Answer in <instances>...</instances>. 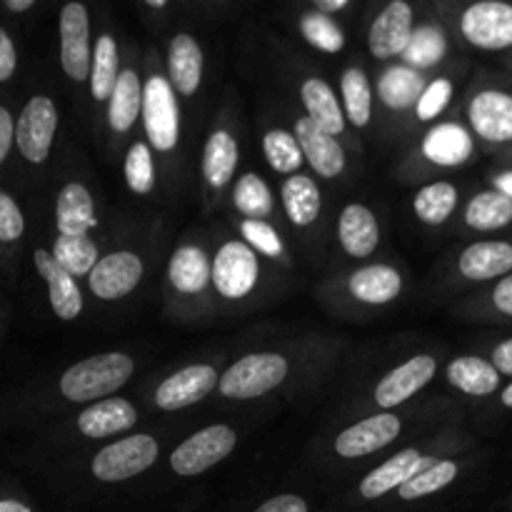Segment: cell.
Instances as JSON below:
<instances>
[{
  "label": "cell",
  "mask_w": 512,
  "mask_h": 512,
  "mask_svg": "<svg viewBox=\"0 0 512 512\" xmlns=\"http://www.w3.org/2000/svg\"><path fill=\"white\" fill-rule=\"evenodd\" d=\"M512 270V245L500 243H475L460 255V273L468 280H490Z\"/></svg>",
  "instance_id": "obj_23"
},
{
  "label": "cell",
  "mask_w": 512,
  "mask_h": 512,
  "mask_svg": "<svg viewBox=\"0 0 512 512\" xmlns=\"http://www.w3.org/2000/svg\"><path fill=\"white\" fill-rule=\"evenodd\" d=\"M438 363L430 355H418V358H410L408 363H403L400 368L390 370L383 380L375 388V403L380 408H395V405H403L405 400L413 398L418 390H423L425 385L433 380Z\"/></svg>",
  "instance_id": "obj_11"
},
{
  "label": "cell",
  "mask_w": 512,
  "mask_h": 512,
  "mask_svg": "<svg viewBox=\"0 0 512 512\" xmlns=\"http://www.w3.org/2000/svg\"><path fill=\"white\" fill-rule=\"evenodd\" d=\"M15 140V125H13V115L8 113L5 108H0V163L8 158V150Z\"/></svg>",
  "instance_id": "obj_49"
},
{
  "label": "cell",
  "mask_w": 512,
  "mask_h": 512,
  "mask_svg": "<svg viewBox=\"0 0 512 512\" xmlns=\"http://www.w3.org/2000/svg\"><path fill=\"white\" fill-rule=\"evenodd\" d=\"M15 63H18V58H15L13 40H10V35L0 28V83L15 73Z\"/></svg>",
  "instance_id": "obj_48"
},
{
  "label": "cell",
  "mask_w": 512,
  "mask_h": 512,
  "mask_svg": "<svg viewBox=\"0 0 512 512\" xmlns=\"http://www.w3.org/2000/svg\"><path fill=\"white\" fill-rule=\"evenodd\" d=\"M410 38H413V10L403 0H395L375 18L370 28V53L380 60L393 58V55L405 53Z\"/></svg>",
  "instance_id": "obj_14"
},
{
  "label": "cell",
  "mask_w": 512,
  "mask_h": 512,
  "mask_svg": "<svg viewBox=\"0 0 512 512\" xmlns=\"http://www.w3.org/2000/svg\"><path fill=\"white\" fill-rule=\"evenodd\" d=\"M283 205L288 210L290 223L310 225L320 213V190L308 175H293L283 185Z\"/></svg>",
  "instance_id": "obj_32"
},
{
  "label": "cell",
  "mask_w": 512,
  "mask_h": 512,
  "mask_svg": "<svg viewBox=\"0 0 512 512\" xmlns=\"http://www.w3.org/2000/svg\"><path fill=\"white\" fill-rule=\"evenodd\" d=\"M465 220L475 230H498L512 220V200L503 193H480L470 200Z\"/></svg>",
  "instance_id": "obj_34"
},
{
  "label": "cell",
  "mask_w": 512,
  "mask_h": 512,
  "mask_svg": "<svg viewBox=\"0 0 512 512\" xmlns=\"http://www.w3.org/2000/svg\"><path fill=\"white\" fill-rule=\"evenodd\" d=\"M423 153L435 165H460L473 153V140H470L468 130L460 125L443 123L425 135Z\"/></svg>",
  "instance_id": "obj_27"
},
{
  "label": "cell",
  "mask_w": 512,
  "mask_h": 512,
  "mask_svg": "<svg viewBox=\"0 0 512 512\" xmlns=\"http://www.w3.org/2000/svg\"><path fill=\"white\" fill-rule=\"evenodd\" d=\"M55 218H58L60 235H65V238L88 235V230L98 225L88 188L80 183L65 185L58 195V203H55Z\"/></svg>",
  "instance_id": "obj_20"
},
{
  "label": "cell",
  "mask_w": 512,
  "mask_h": 512,
  "mask_svg": "<svg viewBox=\"0 0 512 512\" xmlns=\"http://www.w3.org/2000/svg\"><path fill=\"white\" fill-rule=\"evenodd\" d=\"M463 33L473 45L485 50H503L512 45V5L485 0L463 15Z\"/></svg>",
  "instance_id": "obj_9"
},
{
  "label": "cell",
  "mask_w": 512,
  "mask_h": 512,
  "mask_svg": "<svg viewBox=\"0 0 512 512\" xmlns=\"http://www.w3.org/2000/svg\"><path fill=\"white\" fill-rule=\"evenodd\" d=\"M53 258L73 278H80V275L93 273V268L98 265V248H95V243L88 235H80V238H65V235H60L55 240Z\"/></svg>",
  "instance_id": "obj_36"
},
{
  "label": "cell",
  "mask_w": 512,
  "mask_h": 512,
  "mask_svg": "<svg viewBox=\"0 0 512 512\" xmlns=\"http://www.w3.org/2000/svg\"><path fill=\"white\" fill-rule=\"evenodd\" d=\"M158 460V440L150 435H130V438L110 443L93 458V475L103 483H123L145 473Z\"/></svg>",
  "instance_id": "obj_3"
},
{
  "label": "cell",
  "mask_w": 512,
  "mask_h": 512,
  "mask_svg": "<svg viewBox=\"0 0 512 512\" xmlns=\"http://www.w3.org/2000/svg\"><path fill=\"white\" fill-rule=\"evenodd\" d=\"M425 93V83L420 73H415L408 65H395L388 68L380 78V98L388 108L405 110L413 103H418Z\"/></svg>",
  "instance_id": "obj_30"
},
{
  "label": "cell",
  "mask_w": 512,
  "mask_h": 512,
  "mask_svg": "<svg viewBox=\"0 0 512 512\" xmlns=\"http://www.w3.org/2000/svg\"><path fill=\"white\" fill-rule=\"evenodd\" d=\"M258 258L245 243H225L213 260V285L223 298H245L258 283Z\"/></svg>",
  "instance_id": "obj_8"
},
{
  "label": "cell",
  "mask_w": 512,
  "mask_h": 512,
  "mask_svg": "<svg viewBox=\"0 0 512 512\" xmlns=\"http://www.w3.org/2000/svg\"><path fill=\"white\" fill-rule=\"evenodd\" d=\"M445 50H448V40H445L443 30L435 25H420L418 30H413V38H410L403 58L408 68H430L443 60Z\"/></svg>",
  "instance_id": "obj_37"
},
{
  "label": "cell",
  "mask_w": 512,
  "mask_h": 512,
  "mask_svg": "<svg viewBox=\"0 0 512 512\" xmlns=\"http://www.w3.org/2000/svg\"><path fill=\"white\" fill-rule=\"evenodd\" d=\"M400 290H403V280H400L398 270L388 268V265H368L350 275V293L363 303H390L393 298H398Z\"/></svg>",
  "instance_id": "obj_26"
},
{
  "label": "cell",
  "mask_w": 512,
  "mask_h": 512,
  "mask_svg": "<svg viewBox=\"0 0 512 512\" xmlns=\"http://www.w3.org/2000/svg\"><path fill=\"white\" fill-rule=\"evenodd\" d=\"M243 238L248 240L253 248H258L260 253L268 255V258H278L283 253V243H280V235L270 228L263 220H245L243 223Z\"/></svg>",
  "instance_id": "obj_45"
},
{
  "label": "cell",
  "mask_w": 512,
  "mask_h": 512,
  "mask_svg": "<svg viewBox=\"0 0 512 512\" xmlns=\"http://www.w3.org/2000/svg\"><path fill=\"white\" fill-rule=\"evenodd\" d=\"M168 278L170 285L180 293H203L208 283H213V268H210L208 255L193 245L178 248L170 258Z\"/></svg>",
  "instance_id": "obj_24"
},
{
  "label": "cell",
  "mask_w": 512,
  "mask_h": 512,
  "mask_svg": "<svg viewBox=\"0 0 512 512\" xmlns=\"http://www.w3.org/2000/svg\"><path fill=\"white\" fill-rule=\"evenodd\" d=\"M455 478H458V465L450 463V460H433L428 468H423L413 480H408L398 493L403 500H418L448 488Z\"/></svg>",
  "instance_id": "obj_39"
},
{
  "label": "cell",
  "mask_w": 512,
  "mask_h": 512,
  "mask_svg": "<svg viewBox=\"0 0 512 512\" xmlns=\"http://www.w3.org/2000/svg\"><path fill=\"white\" fill-rule=\"evenodd\" d=\"M300 98H303L305 110H308V118L313 120L320 130L335 135V138L343 133L345 115L343 110H340V103L338 98H335L333 88H330L325 80H305L303 88H300Z\"/></svg>",
  "instance_id": "obj_25"
},
{
  "label": "cell",
  "mask_w": 512,
  "mask_h": 512,
  "mask_svg": "<svg viewBox=\"0 0 512 512\" xmlns=\"http://www.w3.org/2000/svg\"><path fill=\"white\" fill-rule=\"evenodd\" d=\"M125 180H128L130 190L138 195H145L153 190V155H150V148L145 143H135L130 148L128 158H125Z\"/></svg>",
  "instance_id": "obj_43"
},
{
  "label": "cell",
  "mask_w": 512,
  "mask_h": 512,
  "mask_svg": "<svg viewBox=\"0 0 512 512\" xmlns=\"http://www.w3.org/2000/svg\"><path fill=\"white\" fill-rule=\"evenodd\" d=\"M238 435L228 425H210V428L200 430V433L190 435L188 440L178 445L170 455V468L178 475H200L218 465L220 460L228 458L233 453Z\"/></svg>",
  "instance_id": "obj_4"
},
{
  "label": "cell",
  "mask_w": 512,
  "mask_h": 512,
  "mask_svg": "<svg viewBox=\"0 0 512 512\" xmlns=\"http://www.w3.org/2000/svg\"><path fill=\"white\" fill-rule=\"evenodd\" d=\"M448 380L468 395H490L498 390V368L483 358H458L450 363Z\"/></svg>",
  "instance_id": "obj_31"
},
{
  "label": "cell",
  "mask_w": 512,
  "mask_h": 512,
  "mask_svg": "<svg viewBox=\"0 0 512 512\" xmlns=\"http://www.w3.org/2000/svg\"><path fill=\"white\" fill-rule=\"evenodd\" d=\"M400 428H403L400 420L390 413L365 418L338 435V440H335V453L340 458H363V455H370L393 443L400 435Z\"/></svg>",
  "instance_id": "obj_12"
},
{
  "label": "cell",
  "mask_w": 512,
  "mask_h": 512,
  "mask_svg": "<svg viewBox=\"0 0 512 512\" xmlns=\"http://www.w3.org/2000/svg\"><path fill=\"white\" fill-rule=\"evenodd\" d=\"M0 512H33L28 505L18 503V500H0Z\"/></svg>",
  "instance_id": "obj_53"
},
{
  "label": "cell",
  "mask_w": 512,
  "mask_h": 512,
  "mask_svg": "<svg viewBox=\"0 0 512 512\" xmlns=\"http://www.w3.org/2000/svg\"><path fill=\"white\" fill-rule=\"evenodd\" d=\"M503 405L505 408H512V383L503 390Z\"/></svg>",
  "instance_id": "obj_56"
},
{
  "label": "cell",
  "mask_w": 512,
  "mask_h": 512,
  "mask_svg": "<svg viewBox=\"0 0 512 512\" xmlns=\"http://www.w3.org/2000/svg\"><path fill=\"white\" fill-rule=\"evenodd\" d=\"M345 100V113L355 128H365L370 123V113H373V93H370L368 75L360 68H348L340 80Z\"/></svg>",
  "instance_id": "obj_35"
},
{
  "label": "cell",
  "mask_w": 512,
  "mask_h": 512,
  "mask_svg": "<svg viewBox=\"0 0 512 512\" xmlns=\"http://www.w3.org/2000/svg\"><path fill=\"white\" fill-rule=\"evenodd\" d=\"M135 365L125 353H103L85 358L68 368L60 378V393L70 403H88V400L108 398L118 388H123L133 375Z\"/></svg>",
  "instance_id": "obj_1"
},
{
  "label": "cell",
  "mask_w": 512,
  "mask_h": 512,
  "mask_svg": "<svg viewBox=\"0 0 512 512\" xmlns=\"http://www.w3.org/2000/svg\"><path fill=\"white\" fill-rule=\"evenodd\" d=\"M288 375V360L278 353H253L230 365L220 378V393L233 400H253L278 388Z\"/></svg>",
  "instance_id": "obj_2"
},
{
  "label": "cell",
  "mask_w": 512,
  "mask_h": 512,
  "mask_svg": "<svg viewBox=\"0 0 512 512\" xmlns=\"http://www.w3.org/2000/svg\"><path fill=\"white\" fill-rule=\"evenodd\" d=\"M118 48L110 35H103L95 45L93 68H90V93L95 100H110L118 85Z\"/></svg>",
  "instance_id": "obj_33"
},
{
  "label": "cell",
  "mask_w": 512,
  "mask_h": 512,
  "mask_svg": "<svg viewBox=\"0 0 512 512\" xmlns=\"http://www.w3.org/2000/svg\"><path fill=\"white\" fill-rule=\"evenodd\" d=\"M493 363H495V368H498V373L512 375V338L505 340V343H500L498 348H495Z\"/></svg>",
  "instance_id": "obj_51"
},
{
  "label": "cell",
  "mask_w": 512,
  "mask_h": 512,
  "mask_svg": "<svg viewBox=\"0 0 512 512\" xmlns=\"http://www.w3.org/2000/svg\"><path fill=\"white\" fill-rule=\"evenodd\" d=\"M135 420H138V413H135V408L128 400L110 398L85 408L78 415V428L85 438L100 440L133 428Z\"/></svg>",
  "instance_id": "obj_19"
},
{
  "label": "cell",
  "mask_w": 512,
  "mask_h": 512,
  "mask_svg": "<svg viewBox=\"0 0 512 512\" xmlns=\"http://www.w3.org/2000/svg\"><path fill=\"white\" fill-rule=\"evenodd\" d=\"M148 5H153V8H163L165 0H148Z\"/></svg>",
  "instance_id": "obj_57"
},
{
  "label": "cell",
  "mask_w": 512,
  "mask_h": 512,
  "mask_svg": "<svg viewBox=\"0 0 512 512\" xmlns=\"http://www.w3.org/2000/svg\"><path fill=\"white\" fill-rule=\"evenodd\" d=\"M470 123L480 138L490 143L512 140V95L485 90L470 103Z\"/></svg>",
  "instance_id": "obj_17"
},
{
  "label": "cell",
  "mask_w": 512,
  "mask_h": 512,
  "mask_svg": "<svg viewBox=\"0 0 512 512\" xmlns=\"http://www.w3.org/2000/svg\"><path fill=\"white\" fill-rule=\"evenodd\" d=\"M235 165H238V143L233 140V135L218 130L208 138L203 150V173L213 188H223L235 173Z\"/></svg>",
  "instance_id": "obj_29"
},
{
  "label": "cell",
  "mask_w": 512,
  "mask_h": 512,
  "mask_svg": "<svg viewBox=\"0 0 512 512\" xmlns=\"http://www.w3.org/2000/svg\"><path fill=\"white\" fill-rule=\"evenodd\" d=\"M233 198L240 213L248 215L250 220L265 218V215H270V210H273V195H270L263 178H258L255 173L243 175V178L238 180Z\"/></svg>",
  "instance_id": "obj_41"
},
{
  "label": "cell",
  "mask_w": 512,
  "mask_h": 512,
  "mask_svg": "<svg viewBox=\"0 0 512 512\" xmlns=\"http://www.w3.org/2000/svg\"><path fill=\"white\" fill-rule=\"evenodd\" d=\"M218 385V373L210 365H190L163 380L155 393V403L163 410H180L203 400Z\"/></svg>",
  "instance_id": "obj_13"
},
{
  "label": "cell",
  "mask_w": 512,
  "mask_h": 512,
  "mask_svg": "<svg viewBox=\"0 0 512 512\" xmlns=\"http://www.w3.org/2000/svg\"><path fill=\"white\" fill-rule=\"evenodd\" d=\"M255 512H308V505L298 495H275Z\"/></svg>",
  "instance_id": "obj_47"
},
{
  "label": "cell",
  "mask_w": 512,
  "mask_h": 512,
  "mask_svg": "<svg viewBox=\"0 0 512 512\" xmlns=\"http://www.w3.org/2000/svg\"><path fill=\"white\" fill-rule=\"evenodd\" d=\"M348 8V0H318V10L320 13H335V10Z\"/></svg>",
  "instance_id": "obj_52"
},
{
  "label": "cell",
  "mask_w": 512,
  "mask_h": 512,
  "mask_svg": "<svg viewBox=\"0 0 512 512\" xmlns=\"http://www.w3.org/2000/svg\"><path fill=\"white\" fill-rule=\"evenodd\" d=\"M300 28H303L305 40H308L310 45H315V48L325 50V53H340V50H343L345 45L343 30H340L328 15L323 13L305 15Z\"/></svg>",
  "instance_id": "obj_42"
},
{
  "label": "cell",
  "mask_w": 512,
  "mask_h": 512,
  "mask_svg": "<svg viewBox=\"0 0 512 512\" xmlns=\"http://www.w3.org/2000/svg\"><path fill=\"white\" fill-rule=\"evenodd\" d=\"M60 63L65 75L75 83L88 80L93 68L88 10L80 3H68L60 10Z\"/></svg>",
  "instance_id": "obj_7"
},
{
  "label": "cell",
  "mask_w": 512,
  "mask_h": 512,
  "mask_svg": "<svg viewBox=\"0 0 512 512\" xmlns=\"http://www.w3.org/2000/svg\"><path fill=\"white\" fill-rule=\"evenodd\" d=\"M295 138L303 148L305 160L313 165L320 178H338L343 173L345 153L335 135L320 130L310 118H300L295 120Z\"/></svg>",
  "instance_id": "obj_15"
},
{
  "label": "cell",
  "mask_w": 512,
  "mask_h": 512,
  "mask_svg": "<svg viewBox=\"0 0 512 512\" xmlns=\"http://www.w3.org/2000/svg\"><path fill=\"white\" fill-rule=\"evenodd\" d=\"M5 8L13 13H23V10L33 8V0H5Z\"/></svg>",
  "instance_id": "obj_55"
},
{
  "label": "cell",
  "mask_w": 512,
  "mask_h": 512,
  "mask_svg": "<svg viewBox=\"0 0 512 512\" xmlns=\"http://www.w3.org/2000/svg\"><path fill=\"white\" fill-rule=\"evenodd\" d=\"M495 183H498V193L508 195V198L512 200V173H503L498 180H495Z\"/></svg>",
  "instance_id": "obj_54"
},
{
  "label": "cell",
  "mask_w": 512,
  "mask_h": 512,
  "mask_svg": "<svg viewBox=\"0 0 512 512\" xmlns=\"http://www.w3.org/2000/svg\"><path fill=\"white\" fill-rule=\"evenodd\" d=\"M143 108V88H140V80L135 70H123L115 85L113 95H110V128L115 133H125V130L133 128L135 118H138V110Z\"/></svg>",
  "instance_id": "obj_28"
},
{
  "label": "cell",
  "mask_w": 512,
  "mask_h": 512,
  "mask_svg": "<svg viewBox=\"0 0 512 512\" xmlns=\"http://www.w3.org/2000/svg\"><path fill=\"white\" fill-rule=\"evenodd\" d=\"M143 120L148 140L158 150H173L178 145L180 113L173 88L165 78L153 75L143 88Z\"/></svg>",
  "instance_id": "obj_5"
},
{
  "label": "cell",
  "mask_w": 512,
  "mask_h": 512,
  "mask_svg": "<svg viewBox=\"0 0 512 512\" xmlns=\"http://www.w3.org/2000/svg\"><path fill=\"white\" fill-rule=\"evenodd\" d=\"M55 130H58V110H55L53 100L43 98V95L30 98L15 125V143H18L23 158L30 163L48 160Z\"/></svg>",
  "instance_id": "obj_6"
},
{
  "label": "cell",
  "mask_w": 512,
  "mask_h": 512,
  "mask_svg": "<svg viewBox=\"0 0 512 512\" xmlns=\"http://www.w3.org/2000/svg\"><path fill=\"white\" fill-rule=\"evenodd\" d=\"M338 238L350 255H355V258H368L378 248V220H375V215L365 205H348L343 210V215H340Z\"/></svg>",
  "instance_id": "obj_21"
},
{
  "label": "cell",
  "mask_w": 512,
  "mask_h": 512,
  "mask_svg": "<svg viewBox=\"0 0 512 512\" xmlns=\"http://www.w3.org/2000/svg\"><path fill=\"white\" fill-rule=\"evenodd\" d=\"M493 298H495V305H498L500 313L512 315V275H508L505 280H500L498 288H495V293H493Z\"/></svg>",
  "instance_id": "obj_50"
},
{
  "label": "cell",
  "mask_w": 512,
  "mask_h": 512,
  "mask_svg": "<svg viewBox=\"0 0 512 512\" xmlns=\"http://www.w3.org/2000/svg\"><path fill=\"white\" fill-rule=\"evenodd\" d=\"M263 150L270 168L278 170V173H295L305 158L298 138L288 130H270L263 138Z\"/></svg>",
  "instance_id": "obj_40"
},
{
  "label": "cell",
  "mask_w": 512,
  "mask_h": 512,
  "mask_svg": "<svg viewBox=\"0 0 512 512\" xmlns=\"http://www.w3.org/2000/svg\"><path fill=\"white\" fill-rule=\"evenodd\" d=\"M450 98H453V83L448 78H438L425 88L423 98L418 100V118L420 120H433L448 108Z\"/></svg>",
  "instance_id": "obj_44"
},
{
  "label": "cell",
  "mask_w": 512,
  "mask_h": 512,
  "mask_svg": "<svg viewBox=\"0 0 512 512\" xmlns=\"http://www.w3.org/2000/svg\"><path fill=\"white\" fill-rule=\"evenodd\" d=\"M430 463H433V458H423L418 450L413 448L403 450V453L385 460V463L380 465V468H375L373 473L365 475V480L360 483V495H363L365 500L383 498V495L390 493V490L403 488L408 480H413L415 475H418L423 468H428Z\"/></svg>",
  "instance_id": "obj_16"
},
{
  "label": "cell",
  "mask_w": 512,
  "mask_h": 512,
  "mask_svg": "<svg viewBox=\"0 0 512 512\" xmlns=\"http://www.w3.org/2000/svg\"><path fill=\"white\" fill-rule=\"evenodd\" d=\"M35 268H38V273L48 283L50 305H53L55 315L60 320L78 318L80 310H83V295H80V288L73 275L60 268L58 260L48 250H35Z\"/></svg>",
  "instance_id": "obj_18"
},
{
  "label": "cell",
  "mask_w": 512,
  "mask_h": 512,
  "mask_svg": "<svg viewBox=\"0 0 512 512\" xmlns=\"http://www.w3.org/2000/svg\"><path fill=\"white\" fill-rule=\"evenodd\" d=\"M25 230L23 213H20L18 203L10 198L8 193L0 190V240L10 243V240H18Z\"/></svg>",
  "instance_id": "obj_46"
},
{
  "label": "cell",
  "mask_w": 512,
  "mask_h": 512,
  "mask_svg": "<svg viewBox=\"0 0 512 512\" xmlns=\"http://www.w3.org/2000/svg\"><path fill=\"white\" fill-rule=\"evenodd\" d=\"M143 278V260L135 253H110L98 260L90 273V290L100 300H118L128 295Z\"/></svg>",
  "instance_id": "obj_10"
},
{
  "label": "cell",
  "mask_w": 512,
  "mask_h": 512,
  "mask_svg": "<svg viewBox=\"0 0 512 512\" xmlns=\"http://www.w3.org/2000/svg\"><path fill=\"white\" fill-rule=\"evenodd\" d=\"M168 70L178 93L193 95L203 78V50H200L198 40L185 33L175 35L168 50Z\"/></svg>",
  "instance_id": "obj_22"
},
{
  "label": "cell",
  "mask_w": 512,
  "mask_h": 512,
  "mask_svg": "<svg viewBox=\"0 0 512 512\" xmlns=\"http://www.w3.org/2000/svg\"><path fill=\"white\" fill-rule=\"evenodd\" d=\"M458 203V190L450 183H433L425 185L418 195H415V213L423 223L428 225H440L450 218V213L455 210Z\"/></svg>",
  "instance_id": "obj_38"
}]
</instances>
